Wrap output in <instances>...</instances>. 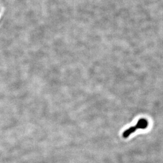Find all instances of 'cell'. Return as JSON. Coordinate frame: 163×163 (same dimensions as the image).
Returning <instances> with one entry per match:
<instances>
[{
	"mask_svg": "<svg viewBox=\"0 0 163 163\" xmlns=\"http://www.w3.org/2000/svg\"><path fill=\"white\" fill-rule=\"evenodd\" d=\"M148 121L145 119H140L135 126L136 129H145L148 126Z\"/></svg>",
	"mask_w": 163,
	"mask_h": 163,
	"instance_id": "cell-1",
	"label": "cell"
},
{
	"mask_svg": "<svg viewBox=\"0 0 163 163\" xmlns=\"http://www.w3.org/2000/svg\"><path fill=\"white\" fill-rule=\"evenodd\" d=\"M136 130H137V129H136L135 126L130 127V128H129V129L126 130V131L123 132V136L124 137V138H128V137L131 134H132V133H133V132H134Z\"/></svg>",
	"mask_w": 163,
	"mask_h": 163,
	"instance_id": "cell-2",
	"label": "cell"
}]
</instances>
